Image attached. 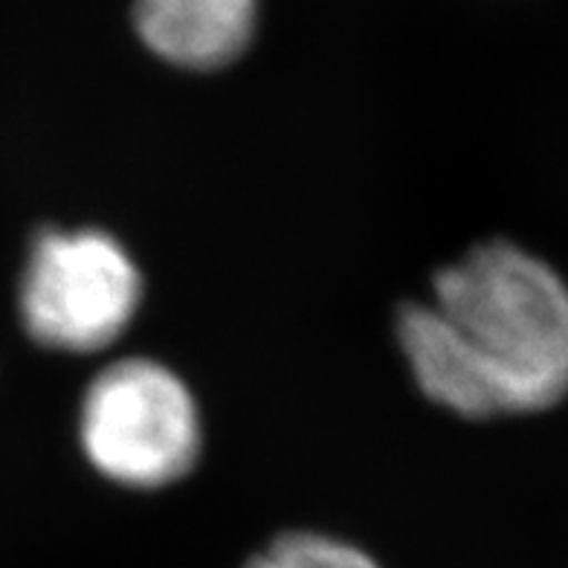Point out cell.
I'll return each mask as SVG.
<instances>
[{"mask_svg":"<svg viewBox=\"0 0 568 568\" xmlns=\"http://www.w3.org/2000/svg\"><path fill=\"white\" fill-rule=\"evenodd\" d=\"M409 372L462 418L551 409L568 395V284L510 241H485L435 273L397 316Z\"/></svg>","mask_w":568,"mask_h":568,"instance_id":"cell-1","label":"cell"},{"mask_svg":"<svg viewBox=\"0 0 568 568\" xmlns=\"http://www.w3.org/2000/svg\"><path fill=\"white\" fill-rule=\"evenodd\" d=\"M79 438L88 462L122 487H165L201 456L195 395L169 366L149 357L116 359L84 392Z\"/></svg>","mask_w":568,"mask_h":568,"instance_id":"cell-2","label":"cell"},{"mask_svg":"<svg viewBox=\"0 0 568 568\" xmlns=\"http://www.w3.org/2000/svg\"><path fill=\"white\" fill-rule=\"evenodd\" d=\"M140 302V267L108 232L47 230L32 241L18 307L38 345L102 352L125 334Z\"/></svg>","mask_w":568,"mask_h":568,"instance_id":"cell-3","label":"cell"},{"mask_svg":"<svg viewBox=\"0 0 568 568\" xmlns=\"http://www.w3.org/2000/svg\"><path fill=\"white\" fill-rule=\"evenodd\" d=\"M258 0H134L142 44L169 64L221 70L253 41Z\"/></svg>","mask_w":568,"mask_h":568,"instance_id":"cell-4","label":"cell"},{"mask_svg":"<svg viewBox=\"0 0 568 568\" xmlns=\"http://www.w3.org/2000/svg\"><path fill=\"white\" fill-rule=\"evenodd\" d=\"M244 568H381L352 542L314 531L282 534Z\"/></svg>","mask_w":568,"mask_h":568,"instance_id":"cell-5","label":"cell"}]
</instances>
